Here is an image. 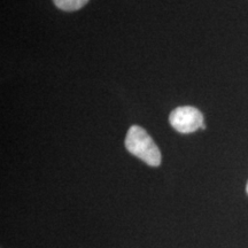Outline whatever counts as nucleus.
I'll return each mask as SVG.
<instances>
[{"label": "nucleus", "instance_id": "20e7f679", "mask_svg": "<svg viewBox=\"0 0 248 248\" xmlns=\"http://www.w3.org/2000/svg\"><path fill=\"white\" fill-rule=\"evenodd\" d=\"M246 191H247V194H248V183H247V186H246Z\"/></svg>", "mask_w": 248, "mask_h": 248}, {"label": "nucleus", "instance_id": "f03ea898", "mask_svg": "<svg viewBox=\"0 0 248 248\" xmlns=\"http://www.w3.org/2000/svg\"><path fill=\"white\" fill-rule=\"evenodd\" d=\"M170 125L181 133H192L198 129H204L203 115L198 108L192 106L177 107L169 116Z\"/></svg>", "mask_w": 248, "mask_h": 248}, {"label": "nucleus", "instance_id": "7ed1b4c3", "mask_svg": "<svg viewBox=\"0 0 248 248\" xmlns=\"http://www.w3.org/2000/svg\"><path fill=\"white\" fill-rule=\"evenodd\" d=\"M89 0H53L58 8L66 12H74L88 4Z\"/></svg>", "mask_w": 248, "mask_h": 248}, {"label": "nucleus", "instance_id": "f257e3e1", "mask_svg": "<svg viewBox=\"0 0 248 248\" xmlns=\"http://www.w3.org/2000/svg\"><path fill=\"white\" fill-rule=\"evenodd\" d=\"M125 147L130 153L144 161L148 166L157 167L161 164L162 156L146 130L138 125H132L126 133Z\"/></svg>", "mask_w": 248, "mask_h": 248}]
</instances>
